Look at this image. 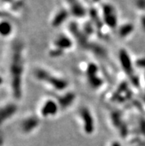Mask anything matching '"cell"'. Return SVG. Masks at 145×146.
I'll return each instance as SVG.
<instances>
[{"mask_svg": "<svg viewBox=\"0 0 145 146\" xmlns=\"http://www.w3.org/2000/svg\"><path fill=\"white\" fill-rule=\"evenodd\" d=\"M101 17L102 20L106 23L107 27L113 30L117 29L118 26V13L116 7L110 3H105L101 6Z\"/></svg>", "mask_w": 145, "mask_h": 146, "instance_id": "cell-8", "label": "cell"}, {"mask_svg": "<svg viewBox=\"0 0 145 146\" xmlns=\"http://www.w3.org/2000/svg\"><path fill=\"white\" fill-rule=\"evenodd\" d=\"M73 48V41L71 37L61 33L53 39L49 54L52 58H59Z\"/></svg>", "mask_w": 145, "mask_h": 146, "instance_id": "cell-4", "label": "cell"}, {"mask_svg": "<svg viewBox=\"0 0 145 146\" xmlns=\"http://www.w3.org/2000/svg\"><path fill=\"white\" fill-rule=\"evenodd\" d=\"M78 117L82 131L87 136L93 135L96 131V119L92 111L87 106H81L78 111Z\"/></svg>", "mask_w": 145, "mask_h": 146, "instance_id": "cell-5", "label": "cell"}, {"mask_svg": "<svg viewBox=\"0 0 145 146\" xmlns=\"http://www.w3.org/2000/svg\"><path fill=\"white\" fill-rule=\"evenodd\" d=\"M40 117L38 115L29 114L21 119L19 129L24 135H30L36 131L40 126Z\"/></svg>", "mask_w": 145, "mask_h": 146, "instance_id": "cell-7", "label": "cell"}, {"mask_svg": "<svg viewBox=\"0 0 145 146\" xmlns=\"http://www.w3.org/2000/svg\"><path fill=\"white\" fill-rule=\"evenodd\" d=\"M134 62L136 68L145 69V56L138 58L137 59L134 60Z\"/></svg>", "mask_w": 145, "mask_h": 146, "instance_id": "cell-17", "label": "cell"}, {"mask_svg": "<svg viewBox=\"0 0 145 146\" xmlns=\"http://www.w3.org/2000/svg\"><path fill=\"white\" fill-rule=\"evenodd\" d=\"M70 14L69 10L64 7L56 11L51 19V25L53 26V28H59V26L62 25L66 22Z\"/></svg>", "mask_w": 145, "mask_h": 146, "instance_id": "cell-12", "label": "cell"}, {"mask_svg": "<svg viewBox=\"0 0 145 146\" xmlns=\"http://www.w3.org/2000/svg\"><path fill=\"white\" fill-rule=\"evenodd\" d=\"M24 46L20 42H15L11 49L8 76L11 94L13 99L20 100L23 94V80L25 72Z\"/></svg>", "mask_w": 145, "mask_h": 146, "instance_id": "cell-1", "label": "cell"}, {"mask_svg": "<svg viewBox=\"0 0 145 146\" xmlns=\"http://www.w3.org/2000/svg\"><path fill=\"white\" fill-rule=\"evenodd\" d=\"M57 102L60 106L61 111H64L70 108L76 100V94L74 91H66L64 92L59 93L57 98H56Z\"/></svg>", "mask_w": 145, "mask_h": 146, "instance_id": "cell-10", "label": "cell"}, {"mask_svg": "<svg viewBox=\"0 0 145 146\" xmlns=\"http://www.w3.org/2000/svg\"><path fill=\"white\" fill-rule=\"evenodd\" d=\"M138 25L144 33H145V13H141L138 18Z\"/></svg>", "mask_w": 145, "mask_h": 146, "instance_id": "cell-18", "label": "cell"}, {"mask_svg": "<svg viewBox=\"0 0 145 146\" xmlns=\"http://www.w3.org/2000/svg\"><path fill=\"white\" fill-rule=\"evenodd\" d=\"M134 25L131 22H124L118 26L117 31L118 34L122 39H126L127 37L130 36L134 32Z\"/></svg>", "mask_w": 145, "mask_h": 146, "instance_id": "cell-13", "label": "cell"}, {"mask_svg": "<svg viewBox=\"0 0 145 146\" xmlns=\"http://www.w3.org/2000/svg\"><path fill=\"white\" fill-rule=\"evenodd\" d=\"M98 74L99 68L93 63H89L85 71V76L88 85L93 89L99 88L102 84V80Z\"/></svg>", "mask_w": 145, "mask_h": 146, "instance_id": "cell-9", "label": "cell"}, {"mask_svg": "<svg viewBox=\"0 0 145 146\" xmlns=\"http://www.w3.org/2000/svg\"><path fill=\"white\" fill-rule=\"evenodd\" d=\"M133 5L141 13H145V0H133Z\"/></svg>", "mask_w": 145, "mask_h": 146, "instance_id": "cell-16", "label": "cell"}, {"mask_svg": "<svg viewBox=\"0 0 145 146\" xmlns=\"http://www.w3.org/2000/svg\"><path fill=\"white\" fill-rule=\"evenodd\" d=\"M61 111L60 106L56 98H46L39 104L38 116L41 119L54 118Z\"/></svg>", "mask_w": 145, "mask_h": 146, "instance_id": "cell-6", "label": "cell"}, {"mask_svg": "<svg viewBox=\"0 0 145 146\" xmlns=\"http://www.w3.org/2000/svg\"><path fill=\"white\" fill-rule=\"evenodd\" d=\"M70 1H73V0H70Z\"/></svg>", "mask_w": 145, "mask_h": 146, "instance_id": "cell-20", "label": "cell"}, {"mask_svg": "<svg viewBox=\"0 0 145 146\" xmlns=\"http://www.w3.org/2000/svg\"><path fill=\"white\" fill-rule=\"evenodd\" d=\"M0 31H1V36L3 38H8L11 36L13 32V27L12 23L7 19L2 20Z\"/></svg>", "mask_w": 145, "mask_h": 146, "instance_id": "cell-15", "label": "cell"}, {"mask_svg": "<svg viewBox=\"0 0 145 146\" xmlns=\"http://www.w3.org/2000/svg\"><path fill=\"white\" fill-rule=\"evenodd\" d=\"M18 111V106L13 102H7L1 108V124L6 123L15 117Z\"/></svg>", "mask_w": 145, "mask_h": 146, "instance_id": "cell-11", "label": "cell"}, {"mask_svg": "<svg viewBox=\"0 0 145 146\" xmlns=\"http://www.w3.org/2000/svg\"><path fill=\"white\" fill-rule=\"evenodd\" d=\"M144 87H145V86H144Z\"/></svg>", "mask_w": 145, "mask_h": 146, "instance_id": "cell-21", "label": "cell"}, {"mask_svg": "<svg viewBox=\"0 0 145 146\" xmlns=\"http://www.w3.org/2000/svg\"><path fill=\"white\" fill-rule=\"evenodd\" d=\"M119 59L121 69L127 75V77L131 80L132 83L138 88L140 85L139 79L136 75V67L134 60L132 59L129 52L125 48H121L119 52Z\"/></svg>", "mask_w": 145, "mask_h": 146, "instance_id": "cell-3", "label": "cell"}, {"mask_svg": "<svg viewBox=\"0 0 145 146\" xmlns=\"http://www.w3.org/2000/svg\"><path fill=\"white\" fill-rule=\"evenodd\" d=\"M110 146H122L121 143L118 141H113L112 143H110Z\"/></svg>", "mask_w": 145, "mask_h": 146, "instance_id": "cell-19", "label": "cell"}, {"mask_svg": "<svg viewBox=\"0 0 145 146\" xmlns=\"http://www.w3.org/2000/svg\"><path fill=\"white\" fill-rule=\"evenodd\" d=\"M70 13L73 16H75V17H84L85 13H86V10L84 7V6L79 2H72L71 5H70Z\"/></svg>", "mask_w": 145, "mask_h": 146, "instance_id": "cell-14", "label": "cell"}, {"mask_svg": "<svg viewBox=\"0 0 145 146\" xmlns=\"http://www.w3.org/2000/svg\"><path fill=\"white\" fill-rule=\"evenodd\" d=\"M33 76L37 81L46 85L56 93H62L68 90L69 82L63 76L52 72L44 68H36L33 71Z\"/></svg>", "mask_w": 145, "mask_h": 146, "instance_id": "cell-2", "label": "cell"}]
</instances>
